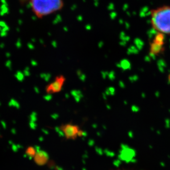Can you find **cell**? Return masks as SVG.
Segmentation results:
<instances>
[{"mask_svg": "<svg viewBox=\"0 0 170 170\" xmlns=\"http://www.w3.org/2000/svg\"><path fill=\"white\" fill-rule=\"evenodd\" d=\"M151 23L159 33L170 34V6H163L151 11Z\"/></svg>", "mask_w": 170, "mask_h": 170, "instance_id": "cell-1", "label": "cell"}, {"mask_svg": "<svg viewBox=\"0 0 170 170\" xmlns=\"http://www.w3.org/2000/svg\"><path fill=\"white\" fill-rule=\"evenodd\" d=\"M33 13L39 18L50 15L63 9L64 0H29Z\"/></svg>", "mask_w": 170, "mask_h": 170, "instance_id": "cell-2", "label": "cell"}, {"mask_svg": "<svg viewBox=\"0 0 170 170\" xmlns=\"http://www.w3.org/2000/svg\"><path fill=\"white\" fill-rule=\"evenodd\" d=\"M60 129L63 131L64 135L68 139H75L78 131L80 130L79 127L77 125L71 124H67L61 126Z\"/></svg>", "mask_w": 170, "mask_h": 170, "instance_id": "cell-3", "label": "cell"}, {"mask_svg": "<svg viewBox=\"0 0 170 170\" xmlns=\"http://www.w3.org/2000/svg\"><path fill=\"white\" fill-rule=\"evenodd\" d=\"M65 78L63 76H57L55 80L51 83L47 87V92L48 94L59 92L61 90Z\"/></svg>", "mask_w": 170, "mask_h": 170, "instance_id": "cell-4", "label": "cell"}, {"mask_svg": "<svg viewBox=\"0 0 170 170\" xmlns=\"http://www.w3.org/2000/svg\"><path fill=\"white\" fill-rule=\"evenodd\" d=\"M164 34L158 33V34L155 36L151 45V50L152 53L159 52V50L162 48L164 44Z\"/></svg>", "mask_w": 170, "mask_h": 170, "instance_id": "cell-5", "label": "cell"}, {"mask_svg": "<svg viewBox=\"0 0 170 170\" xmlns=\"http://www.w3.org/2000/svg\"><path fill=\"white\" fill-rule=\"evenodd\" d=\"M49 160V155L47 152L39 150L36 152L34 156L35 162L39 166H43L46 164Z\"/></svg>", "mask_w": 170, "mask_h": 170, "instance_id": "cell-6", "label": "cell"}, {"mask_svg": "<svg viewBox=\"0 0 170 170\" xmlns=\"http://www.w3.org/2000/svg\"><path fill=\"white\" fill-rule=\"evenodd\" d=\"M71 94L72 96L74 97L75 100L76 102H78L81 98V97H82V94H81V91H78V90H73L71 92Z\"/></svg>", "mask_w": 170, "mask_h": 170, "instance_id": "cell-7", "label": "cell"}, {"mask_svg": "<svg viewBox=\"0 0 170 170\" xmlns=\"http://www.w3.org/2000/svg\"><path fill=\"white\" fill-rule=\"evenodd\" d=\"M26 154L31 157H34L36 154V150L32 146H30L27 148L26 151Z\"/></svg>", "mask_w": 170, "mask_h": 170, "instance_id": "cell-8", "label": "cell"}, {"mask_svg": "<svg viewBox=\"0 0 170 170\" xmlns=\"http://www.w3.org/2000/svg\"><path fill=\"white\" fill-rule=\"evenodd\" d=\"M120 64H121V67L124 69H127L129 66V63L126 60H123Z\"/></svg>", "mask_w": 170, "mask_h": 170, "instance_id": "cell-9", "label": "cell"}, {"mask_svg": "<svg viewBox=\"0 0 170 170\" xmlns=\"http://www.w3.org/2000/svg\"><path fill=\"white\" fill-rule=\"evenodd\" d=\"M108 77L109 78V79L112 81H113L115 78V73L113 71H112L110 73H108Z\"/></svg>", "mask_w": 170, "mask_h": 170, "instance_id": "cell-10", "label": "cell"}, {"mask_svg": "<svg viewBox=\"0 0 170 170\" xmlns=\"http://www.w3.org/2000/svg\"><path fill=\"white\" fill-rule=\"evenodd\" d=\"M86 132H85V131H82L81 130H80L78 132V134H77V136H86Z\"/></svg>", "mask_w": 170, "mask_h": 170, "instance_id": "cell-11", "label": "cell"}, {"mask_svg": "<svg viewBox=\"0 0 170 170\" xmlns=\"http://www.w3.org/2000/svg\"><path fill=\"white\" fill-rule=\"evenodd\" d=\"M44 99H45V100L48 101H50L52 99V95L51 94H48L44 97Z\"/></svg>", "mask_w": 170, "mask_h": 170, "instance_id": "cell-12", "label": "cell"}, {"mask_svg": "<svg viewBox=\"0 0 170 170\" xmlns=\"http://www.w3.org/2000/svg\"><path fill=\"white\" fill-rule=\"evenodd\" d=\"M44 76H43V77L44 78L45 80L46 81H48L50 79V77H51L50 74L48 73V74H44Z\"/></svg>", "mask_w": 170, "mask_h": 170, "instance_id": "cell-13", "label": "cell"}, {"mask_svg": "<svg viewBox=\"0 0 170 170\" xmlns=\"http://www.w3.org/2000/svg\"><path fill=\"white\" fill-rule=\"evenodd\" d=\"M108 90L109 91V93L110 94H112L113 95L114 94V92H115V90L114 88L113 87H110L108 89Z\"/></svg>", "mask_w": 170, "mask_h": 170, "instance_id": "cell-14", "label": "cell"}, {"mask_svg": "<svg viewBox=\"0 0 170 170\" xmlns=\"http://www.w3.org/2000/svg\"><path fill=\"white\" fill-rule=\"evenodd\" d=\"M79 77H80V79H81V80H82V81H84L85 80V78H86V76L85 75H84V74H81L79 76Z\"/></svg>", "mask_w": 170, "mask_h": 170, "instance_id": "cell-15", "label": "cell"}, {"mask_svg": "<svg viewBox=\"0 0 170 170\" xmlns=\"http://www.w3.org/2000/svg\"><path fill=\"white\" fill-rule=\"evenodd\" d=\"M51 117H52L54 119H56L57 118H59V115H58L57 114L54 113V114H53L51 115Z\"/></svg>", "mask_w": 170, "mask_h": 170, "instance_id": "cell-16", "label": "cell"}, {"mask_svg": "<svg viewBox=\"0 0 170 170\" xmlns=\"http://www.w3.org/2000/svg\"><path fill=\"white\" fill-rule=\"evenodd\" d=\"M108 75V73L107 72H102V76H103V77L105 78L106 76H107Z\"/></svg>", "mask_w": 170, "mask_h": 170, "instance_id": "cell-17", "label": "cell"}, {"mask_svg": "<svg viewBox=\"0 0 170 170\" xmlns=\"http://www.w3.org/2000/svg\"><path fill=\"white\" fill-rule=\"evenodd\" d=\"M19 1H20V2H26V1H27V0H19Z\"/></svg>", "mask_w": 170, "mask_h": 170, "instance_id": "cell-18", "label": "cell"}]
</instances>
